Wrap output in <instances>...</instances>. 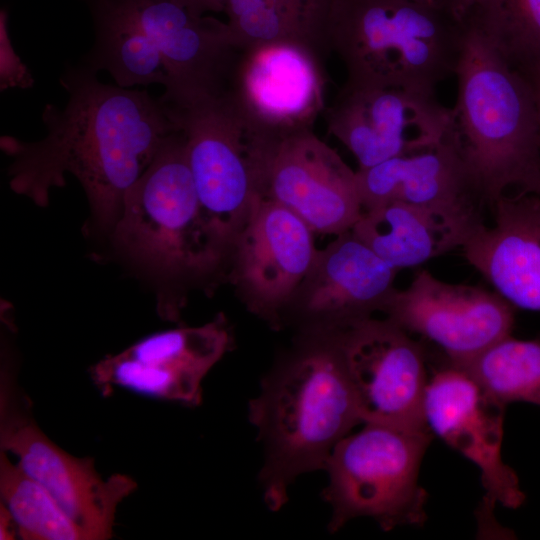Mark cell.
<instances>
[{
  "instance_id": "18",
  "label": "cell",
  "mask_w": 540,
  "mask_h": 540,
  "mask_svg": "<svg viewBox=\"0 0 540 540\" xmlns=\"http://www.w3.org/2000/svg\"><path fill=\"white\" fill-rule=\"evenodd\" d=\"M483 224L481 219L394 201L362 210L351 231L381 259L400 270L462 249Z\"/></svg>"
},
{
  "instance_id": "29",
  "label": "cell",
  "mask_w": 540,
  "mask_h": 540,
  "mask_svg": "<svg viewBox=\"0 0 540 540\" xmlns=\"http://www.w3.org/2000/svg\"><path fill=\"white\" fill-rule=\"evenodd\" d=\"M17 533V525L11 513L4 504L0 503V539H15Z\"/></svg>"
},
{
  "instance_id": "21",
  "label": "cell",
  "mask_w": 540,
  "mask_h": 540,
  "mask_svg": "<svg viewBox=\"0 0 540 540\" xmlns=\"http://www.w3.org/2000/svg\"><path fill=\"white\" fill-rule=\"evenodd\" d=\"M90 376L105 396L118 387L189 407L201 404L202 383L206 377L167 360H135L121 352L95 363L90 368Z\"/></svg>"
},
{
  "instance_id": "27",
  "label": "cell",
  "mask_w": 540,
  "mask_h": 540,
  "mask_svg": "<svg viewBox=\"0 0 540 540\" xmlns=\"http://www.w3.org/2000/svg\"><path fill=\"white\" fill-rule=\"evenodd\" d=\"M451 12L464 19L474 0H410Z\"/></svg>"
},
{
  "instance_id": "13",
  "label": "cell",
  "mask_w": 540,
  "mask_h": 540,
  "mask_svg": "<svg viewBox=\"0 0 540 540\" xmlns=\"http://www.w3.org/2000/svg\"><path fill=\"white\" fill-rule=\"evenodd\" d=\"M491 206L492 225L470 236L464 257L514 308L540 312V194L504 193Z\"/></svg>"
},
{
  "instance_id": "28",
  "label": "cell",
  "mask_w": 540,
  "mask_h": 540,
  "mask_svg": "<svg viewBox=\"0 0 540 540\" xmlns=\"http://www.w3.org/2000/svg\"><path fill=\"white\" fill-rule=\"evenodd\" d=\"M526 80L532 95L537 110L539 137H540V62L517 70Z\"/></svg>"
},
{
  "instance_id": "3",
  "label": "cell",
  "mask_w": 540,
  "mask_h": 540,
  "mask_svg": "<svg viewBox=\"0 0 540 540\" xmlns=\"http://www.w3.org/2000/svg\"><path fill=\"white\" fill-rule=\"evenodd\" d=\"M175 132L127 191L110 233L115 249L157 282L158 313L174 322L192 290L211 292L227 282L230 267L201 208L185 143Z\"/></svg>"
},
{
  "instance_id": "16",
  "label": "cell",
  "mask_w": 540,
  "mask_h": 540,
  "mask_svg": "<svg viewBox=\"0 0 540 540\" xmlns=\"http://www.w3.org/2000/svg\"><path fill=\"white\" fill-rule=\"evenodd\" d=\"M357 182L362 210L396 201L482 220L485 201L448 136L432 148L360 170Z\"/></svg>"
},
{
  "instance_id": "7",
  "label": "cell",
  "mask_w": 540,
  "mask_h": 540,
  "mask_svg": "<svg viewBox=\"0 0 540 540\" xmlns=\"http://www.w3.org/2000/svg\"><path fill=\"white\" fill-rule=\"evenodd\" d=\"M13 375L0 377V450L44 487L85 540H106L113 534L119 504L136 489V481L115 473L103 479L92 457H76L56 445L40 429Z\"/></svg>"
},
{
  "instance_id": "19",
  "label": "cell",
  "mask_w": 540,
  "mask_h": 540,
  "mask_svg": "<svg viewBox=\"0 0 540 540\" xmlns=\"http://www.w3.org/2000/svg\"><path fill=\"white\" fill-rule=\"evenodd\" d=\"M95 41L85 65L107 71L123 88L162 84L170 78L163 57L137 21L116 0H88Z\"/></svg>"
},
{
  "instance_id": "2",
  "label": "cell",
  "mask_w": 540,
  "mask_h": 540,
  "mask_svg": "<svg viewBox=\"0 0 540 540\" xmlns=\"http://www.w3.org/2000/svg\"><path fill=\"white\" fill-rule=\"evenodd\" d=\"M248 417L264 448V502L279 511L293 482L325 470L333 448L362 423L337 332L296 333L262 379Z\"/></svg>"
},
{
  "instance_id": "23",
  "label": "cell",
  "mask_w": 540,
  "mask_h": 540,
  "mask_svg": "<svg viewBox=\"0 0 540 540\" xmlns=\"http://www.w3.org/2000/svg\"><path fill=\"white\" fill-rule=\"evenodd\" d=\"M464 19L511 68L540 62V0H474Z\"/></svg>"
},
{
  "instance_id": "25",
  "label": "cell",
  "mask_w": 540,
  "mask_h": 540,
  "mask_svg": "<svg viewBox=\"0 0 540 540\" xmlns=\"http://www.w3.org/2000/svg\"><path fill=\"white\" fill-rule=\"evenodd\" d=\"M313 85L311 71L293 50L264 54L254 65L250 88L259 105L274 114H292L308 102Z\"/></svg>"
},
{
  "instance_id": "4",
  "label": "cell",
  "mask_w": 540,
  "mask_h": 540,
  "mask_svg": "<svg viewBox=\"0 0 540 540\" xmlns=\"http://www.w3.org/2000/svg\"><path fill=\"white\" fill-rule=\"evenodd\" d=\"M454 75L448 138L485 203L492 205L509 187L538 192L539 125L524 77L467 21Z\"/></svg>"
},
{
  "instance_id": "14",
  "label": "cell",
  "mask_w": 540,
  "mask_h": 540,
  "mask_svg": "<svg viewBox=\"0 0 540 540\" xmlns=\"http://www.w3.org/2000/svg\"><path fill=\"white\" fill-rule=\"evenodd\" d=\"M356 100L345 140L360 170L432 148L449 134L451 108L435 94L371 86Z\"/></svg>"
},
{
  "instance_id": "22",
  "label": "cell",
  "mask_w": 540,
  "mask_h": 540,
  "mask_svg": "<svg viewBox=\"0 0 540 540\" xmlns=\"http://www.w3.org/2000/svg\"><path fill=\"white\" fill-rule=\"evenodd\" d=\"M458 368L504 407L514 402L540 406V340L509 335Z\"/></svg>"
},
{
  "instance_id": "6",
  "label": "cell",
  "mask_w": 540,
  "mask_h": 540,
  "mask_svg": "<svg viewBox=\"0 0 540 540\" xmlns=\"http://www.w3.org/2000/svg\"><path fill=\"white\" fill-rule=\"evenodd\" d=\"M366 83L435 94L454 75L465 21L410 0H334Z\"/></svg>"
},
{
  "instance_id": "5",
  "label": "cell",
  "mask_w": 540,
  "mask_h": 540,
  "mask_svg": "<svg viewBox=\"0 0 540 540\" xmlns=\"http://www.w3.org/2000/svg\"><path fill=\"white\" fill-rule=\"evenodd\" d=\"M433 438L416 431L363 423L333 448L325 471L322 497L331 507L328 530L335 533L355 518L373 519L383 531L423 526L428 495L419 470Z\"/></svg>"
},
{
  "instance_id": "1",
  "label": "cell",
  "mask_w": 540,
  "mask_h": 540,
  "mask_svg": "<svg viewBox=\"0 0 540 540\" xmlns=\"http://www.w3.org/2000/svg\"><path fill=\"white\" fill-rule=\"evenodd\" d=\"M68 94L64 107L45 105L44 138L23 141L2 136L12 158L13 192L48 205L50 191L73 175L82 186L93 226L110 235L127 191L176 131L164 102L148 91L101 82L87 65L70 66L60 77Z\"/></svg>"
},
{
  "instance_id": "10",
  "label": "cell",
  "mask_w": 540,
  "mask_h": 540,
  "mask_svg": "<svg viewBox=\"0 0 540 540\" xmlns=\"http://www.w3.org/2000/svg\"><path fill=\"white\" fill-rule=\"evenodd\" d=\"M313 230L281 204L261 198L239 234L228 280L246 309L274 330L319 249Z\"/></svg>"
},
{
  "instance_id": "9",
  "label": "cell",
  "mask_w": 540,
  "mask_h": 540,
  "mask_svg": "<svg viewBox=\"0 0 540 540\" xmlns=\"http://www.w3.org/2000/svg\"><path fill=\"white\" fill-rule=\"evenodd\" d=\"M337 335L362 424L429 430L425 353L410 333L386 317H371Z\"/></svg>"
},
{
  "instance_id": "26",
  "label": "cell",
  "mask_w": 540,
  "mask_h": 540,
  "mask_svg": "<svg viewBox=\"0 0 540 540\" xmlns=\"http://www.w3.org/2000/svg\"><path fill=\"white\" fill-rule=\"evenodd\" d=\"M329 0H229L234 22L250 36L270 39L282 25L314 16Z\"/></svg>"
},
{
  "instance_id": "17",
  "label": "cell",
  "mask_w": 540,
  "mask_h": 540,
  "mask_svg": "<svg viewBox=\"0 0 540 540\" xmlns=\"http://www.w3.org/2000/svg\"><path fill=\"white\" fill-rule=\"evenodd\" d=\"M186 159L204 215L231 259L234 244L261 199L231 139L206 119L189 126Z\"/></svg>"
},
{
  "instance_id": "11",
  "label": "cell",
  "mask_w": 540,
  "mask_h": 540,
  "mask_svg": "<svg viewBox=\"0 0 540 540\" xmlns=\"http://www.w3.org/2000/svg\"><path fill=\"white\" fill-rule=\"evenodd\" d=\"M515 308L495 291L442 281L418 271L395 289L382 313L410 334L437 345L459 367L511 335Z\"/></svg>"
},
{
  "instance_id": "24",
  "label": "cell",
  "mask_w": 540,
  "mask_h": 540,
  "mask_svg": "<svg viewBox=\"0 0 540 540\" xmlns=\"http://www.w3.org/2000/svg\"><path fill=\"white\" fill-rule=\"evenodd\" d=\"M0 498L25 540H85L48 491L0 450Z\"/></svg>"
},
{
  "instance_id": "15",
  "label": "cell",
  "mask_w": 540,
  "mask_h": 540,
  "mask_svg": "<svg viewBox=\"0 0 540 540\" xmlns=\"http://www.w3.org/2000/svg\"><path fill=\"white\" fill-rule=\"evenodd\" d=\"M267 180L262 198L295 213L315 234L351 230L362 213L357 174L317 145L282 149Z\"/></svg>"
},
{
  "instance_id": "20",
  "label": "cell",
  "mask_w": 540,
  "mask_h": 540,
  "mask_svg": "<svg viewBox=\"0 0 540 540\" xmlns=\"http://www.w3.org/2000/svg\"><path fill=\"white\" fill-rule=\"evenodd\" d=\"M141 26L160 51L170 83L165 100L183 94L184 80L205 53L208 36L193 0H116Z\"/></svg>"
},
{
  "instance_id": "12",
  "label": "cell",
  "mask_w": 540,
  "mask_h": 540,
  "mask_svg": "<svg viewBox=\"0 0 540 540\" xmlns=\"http://www.w3.org/2000/svg\"><path fill=\"white\" fill-rule=\"evenodd\" d=\"M398 270L351 230L318 251L314 264L290 299L282 328L296 333L337 332L383 312L396 289Z\"/></svg>"
},
{
  "instance_id": "8",
  "label": "cell",
  "mask_w": 540,
  "mask_h": 540,
  "mask_svg": "<svg viewBox=\"0 0 540 540\" xmlns=\"http://www.w3.org/2000/svg\"><path fill=\"white\" fill-rule=\"evenodd\" d=\"M504 410L458 367L447 364L428 379L425 424L432 435L478 468L485 490L478 522L484 533H494L497 504L517 509L526 498L516 472L503 460Z\"/></svg>"
},
{
  "instance_id": "31",
  "label": "cell",
  "mask_w": 540,
  "mask_h": 540,
  "mask_svg": "<svg viewBox=\"0 0 540 540\" xmlns=\"http://www.w3.org/2000/svg\"><path fill=\"white\" fill-rule=\"evenodd\" d=\"M536 193H539V194H540V189H539L538 192H536Z\"/></svg>"
},
{
  "instance_id": "30",
  "label": "cell",
  "mask_w": 540,
  "mask_h": 540,
  "mask_svg": "<svg viewBox=\"0 0 540 540\" xmlns=\"http://www.w3.org/2000/svg\"><path fill=\"white\" fill-rule=\"evenodd\" d=\"M203 10L210 9H219L224 4L227 5L229 0H194Z\"/></svg>"
}]
</instances>
